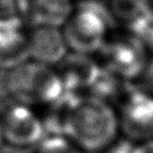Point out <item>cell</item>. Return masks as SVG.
I'll return each mask as SVG.
<instances>
[{
	"label": "cell",
	"instance_id": "1",
	"mask_svg": "<svg viewBox=\"0 0 153 153\" xmlns=\"http://www.w3.org/2000/svg\"><path fill=\"white\" fill-rule=\"evenodd\" d=\"M61 102L59 134L85 153H102L118 140V115L110 102L90 94H65Z\"/></svg>",
	"mask_w": 153,
	"mask_h": 153
},
{
	"label": "cell",
	"instance_id": "2",
	"mask_svg": "<svg viewBox=\"0 0 153 153\" xmlns=\"http://www.w3.org/2000/svg\"><path fill=\"white\" fill-rule=\"evenodd\" d=\"M6 91L12 100L32 108L57 104L65 96L59 71L30 59L7 71Z\"/></svg>",
	"mask_w": 153,
	"mask_h": 153
},
{
	"label": "cell",
	"instance_id": "3",
	"mask_svg": "<svg viewBox=\"0 0 153 153\" xmlns=\"http://www.w3.org/2000/svg\"><path fill=\"white\" fill-rule=\"evenodd\" d=\"M115 20L106 4L98 0H82L63 25V35L69 50L91 54L100 51L106 42L108 31Z\"/></svg>",
	"mask_w": 153,
	"mask_h": 153
},
{
	"label": "cell",
	"instance_id": "4",
	"mask_svg": "<svg viewBox=\"0 0 153 153\" xmlns=\"http://www.w3.org/2000/svg\"><path fill=\"white\" fill-rule=\"evenodd\" d=\"M5 143L13 148H35L45 137V124L35 108L12 100L1 112Z\"/></svg>",
	"mask_w": 153,
	"mask_h": 153
},
{
	"label": "cell",
	"instance_id": "5",
	"mask_svg": "<svg viewBox=\"0 0 153 153\" xmlns=\"http://www.w3.org/2000/svg\"><path fill=\"white\" fill-rule=\"evenodd\" d=\"M118 115L120 131L133 143L153 139V94L142 88L123 93Z\"/></svg>",
	"mask_w": 153,
	"mask_h": 153
},
{
	"label": "cell",
	"instance_id": "6",
	"mask_svg": "<svg viewBox=\"0 0 153 153\" xmlns=\"http://www.w3.org/2000/svg\"><path fill=\"white\" fill-rule=\"evenodd\" d=\"M146 51L142 43L130 33L106 41L100 49L103 67L126 81L139 79L148 62Z\"/></svg>",
	"mask_w": 153,
	"mask_h": 153
},
{
	"label": "cell",
	"instance_id": "7",
	"mask_svg": "<svg viewBox=\"0 0 153 153\" xmlns=\"http://www.w3.org/2000/svg\"><path fill=\"white\" fill-rule=\"evenodd\" d=\"M30 29L26 18L0 14V68L8 71L29 60Z\"/></svg>",
	"mask_w": 153,
	"mask_h": 153
},
{
	"label": "cell",
	"instance_id": "8",
	"mask_svg": "<svg viewBox=\"0 0 153 153\" xmlns=\"http://www.w3.org/2000/svg\"><path fill=\"white\" fill-rule=\"evenodd\" d=\"M56 69L62 79L65 94L84 96L91 94L103 72V66L87 54L72 53L62 60Z\"/></svg>",
	"mask_w": 153,
	"mask_h": 153
},
{
	"label": "cell",
	"instance_id": "9",
	"mask_svg": "<svg viewBox=\"0 0 153 153\" xmlns=\"http://www.w3.org/2000/svg\"><path fill=\"white\" fill-rule=\"evenodd\" d=\"M62 29L50 25H32L29 33V59L47 66H59L68 55Z\"/></svg>",
	"mask_w": 153,
	"mask_h": 153
},
{
	"label": "cell",
	"instance_id": "10",
	"mask_svg": "<svg viewBox=\"0 0 153 153\" xmlns=\"http://www.w3.org/2000/svg\"><path fill=\"white\" fill-rule=\"evenodd\" d=\"M73 13L72 0H31L30 22L32 25L63 26Z\"/></svg>",
	"mask_w": 153,
	"mask_h": 153
},
{
	"label": "cell",
	"instance_id": "11",
	"mask_svg": "<svg viewBox=\"0 0 153 153\" xmlns=\"http://www.w3.org/2000/svg\"><path fill=\"white\" fill-rule=\"evenodd\" d=\"M108 8L115 23H122L128 30L146 17L141 0H110Z\"/></svg>",
	"mask_w": 153,
	"mask_h": 153
},
{
	"label": "cell",
	"instance_id": "12",
	"mask_svg": "<svg viewBox=\"0 0 153 153\" xmlns=\"http://www.w3.org/2000/svg\"><path fill=\"white\" fill-rule=\"evenodd\" d=\"M33 149L35 153H85L73 141L59 133L45 135Z\"/></svg>",
	"mask_w": 153,
	"mask_h": 153
},
{
	"label": "cell",
	"instance_id": "13",
	"mask_svg": "<svg viewBox=\"0 0 153 153\" xmlns=\"http://www.w3.org/2000/svg\"><path fill=\"white\" fill-rule=\"evenodd\" d=\"M129 33L139 39L147 50H153V19L146 16L129 29Z\"/></svg>",
	"mask_w": 153,
	"mask_h": 153
},
{
	"label": "cell",
	"instance_id": "14",
	"mask_svg": "<svg viewBox=\"0 0 153 153\" xmlns=\"http://www.w3.org/2000/svg\"><path fill=\"white\" fill-rule=\"evenodd\" d=\"M31 0H0V14L26 18L30 20Z\"/></svg>",
	"mask_w": 153,
	"mask_h": 153
},
{
	"label": "cell",
	"instance_id": "15",
	"mask_svg": "<svg viewBox=\"0 0 153 153\" xmlns=\"http://www.w3.org/2000/svg\"><path fill=\"white\" fill-rule=\"evenodd\" d=\"M140 79L143 80V86L141 88L153 94V60L147 62L146 68L142 72Z\"/></svg>",
	"mask_w": 153,
	"mask_h": 153
},
{
	"label": "cell",
	"instance_id": "16",
	"mask_svg": "<svg viewBox=\"0 0 153 153\" xmlns=\"http://www.w3.org/2000/svg\"><path fill=\"white\" fill-rule=\"evenodd\" d=\"M131 153H153V139L143 142L134 143Z\"/></svg>",
	"mask_w": 153,
	"mask_h": 153
},
{
	"label": "cell",
	"instance_id": "17",
	"mask_svg": "<svg viewBox=\"0 0 153 153\" xmlns=\"http://www.w3.org/2000/svg\"><path fill=\"white\" fill-rule=\"evenodd\" d=\"M141 1H142V5H143L146 16L148 18L153 19V0H141Z\"/></svg>",
	"mask_w": 153,
	"mask_h": 153
},
{
	"label": "cell",
	"instance_id": "18",
	"mask_svg": "<svg viewBox=\"0 0 153 153\" xmlns=\"http://www.w3.org/2000/svg\"><path fill=\"white\" fill-rule=\"evenodd\" d=\"M5 145V139H4V131H2V124H1V120H0V149L1 147Z\"/></svg>",
	"mask_w": 153,
	"mask_h": 153
}]
</instances>
